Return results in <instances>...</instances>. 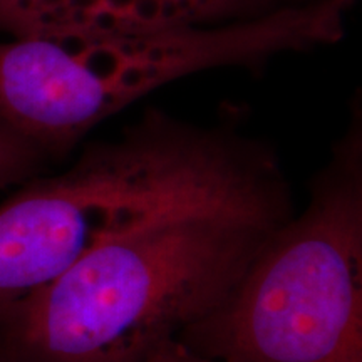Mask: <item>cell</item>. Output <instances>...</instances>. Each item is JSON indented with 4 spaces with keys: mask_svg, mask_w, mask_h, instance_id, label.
<instances>
[{
    "mask_svg": "<svg viewBox=\"0 0 362 362\" xmlns=\"http://www.w3.org/2000/svg\"><path fill=\"white\" fill-rule=\"evenodd\" d=\"M238 107L202 126L149 107L62 173L0 205V317L107 240L200 203L287 181L275 149L238 129Z\"/></svg>",
    "mask_w": 362,
    "mask_h": 362,
    "instance_id": "cell-2",
    "label": "cell"
},
{
    "mask_svg": "<svg viewBox=\"0 0 362 362\" xmlns=\"http://www.w3.org/2000/svg\"><path fill=\"white\" fill-rule=\"evenodd\" d=\"M220 362H362V110L223 300L180 334Z\"/></svg>",
    "mask_w": 362,
    "mask_h": 362,
    "instance_id": "cell-4",
    "label": "cell"
},
{
    "mask_svg": "<svg viewBox=\"0 0 362 362\" xmlns=\"http://www.w3.org/2000/svg\"><path fill=\"white\" fill-rule=\"evenodd\" d=\"M45 163L33 146L0 131V188L25 183L42 170Z\"/></svg>",
    "mask_w": 362,
    "mask_h": 362,
    "instance_id": "cell-6",
    "label": "cell"
},
{
    "mask_svg": "<svg viewBox=\"0 0 362 362\" xmlns=\"http://www.w3.org/2000/svg\"><path fill=\"white\" fill-rule=\"evenodd\" d=\"M292 214L284 183L107 240L0 317V362H148L223 300Z\"/></svg>",
    "mask_w": 362,
    "mask_h": 362,
    "instance_id": "cell-1",
    "label": "cell"
},
{
    "mask_svg": "<svg viewBox=\"0 0 362 362\" xmlns=\"http://www.w3.org/2000/svg\"><path fill=\"white\" fill-rule=\"evenodd\" d=\"M314 0H0V33H160L262 19Z\"/></svg>",
    "mask_w": 362,
    "mask_h": 362,
    "instance_id": "cell-5",
    "label": "cell"
},
{
    "mask_svg": "<svg viewBox=\"0 0 362 362\" xmlns=\"http://www.w3.org/2000/svg\"><path fill=\"white\" fill-rule=\"evenodd\" d=\"M148 362H220L200 354V352L189 349L178 339H170L161 344L160 349L149 357Z\"/></svg>",
    "mask_w": 362,
    "mask_h": 362,
    "instance_id": "cell-7",
    "label": "cell"
},
{
    "mask_svg": "<svg viewBox=\"0 0 362 362\" xmlns=\"http://www.w3.org/2000/svg\"><path fill=\"white\" fill-rule=\"evenodd\" d=\"M357 0H314L237 24L12 37L0 42V131L45 161L173 81L211 69L262 71L285 54L341 42Z\"/></svg>",
    "mask_w": 362,
    "mask_h": 362,
    "instance_id": "cell-3",
    "label": "cell"
}]
</instances>
